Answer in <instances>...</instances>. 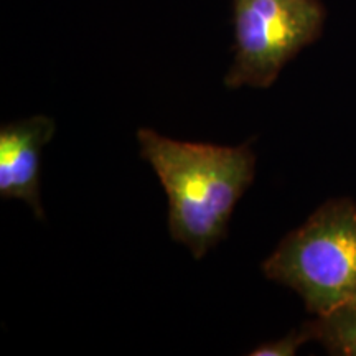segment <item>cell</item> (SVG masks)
Returning <instances> with one entry per match:
<instances>
[{
	"instance_id": "8992f818",
	"label": "cell",
	"mask_w": 356,
	"mask_h": 356,
	"mask_svg": "<svg viewBox=\"0 0 356 356\" xmlns=\"http://www.w3.org/2000/svg\"><path fill=\"white\" fill-rule=\"evenodd\" d=\"M314 340L312 338L310 328L307 322L302 325L300 328H296L289 335L279 338V340L267 341L256 346L254 350L249 351L251 356H292L296 355L302 345H305L307 341Z\"/></svg>"
},
{
	"instance_id": "277c9868",
	"label": "cell",
	"mask_w": 356,
	"mask_h": 356,
	"mask_svg": "<svg viewBox=\"0 0 356 356\" xmlns=\"http://www.w3.org/2000/svg\"><path fill=\"white\" fill-rule=\"evenodd\" d=\"M56 124L38 114L0 127V197L22 200L43 220L40 200V154L53 139Z\"/></svg>"
},
{
	"instance_id": "3957f363",
	"label": "cell",
	"mask_w": 356,
	"mask_h": 356,
	"mask_svg": "<svg viewBox=\"0 0 356 356\" xmlns=\"http://www.w3.org/2000/svg\"><path fill=\"white\" fill-rule=\"evenodd\" d=\"M320 0H233L234 60L225 86L266 89L289 61L322 35Z\"/></svg>"
},
{
	"instance_id": "6da1fadb",
	"label": "cell",
	"mask_w": 356,
	"mask_h": 356,
	"mask_svg": "<svg viewBox=\"0 0 356 356\" xmlns=\"http://www.w3.org/2000/svg\"><path fill=\"white\" fill-rule=\"evenodd\" d=\"M137 142L167 193L168 233L202 259L228 233L236 203L254 180V150L175 140L145 127Z\"/></svg>"
},
{
	"instance_id": "7a4b0ae2",
	"label": "cell",
	"mask_w": 356,
	"mask_h": 356,
	"mask_svg": "<svg viewBox=\"0 0 356 356\" xmlns=\"http://www.w3.org/2000/svg\"><path fill=\"white\" fill-rule=\"evenodd\" d=\"M269 280L292 289L315 317L356 299V203L325 202L262 262Z\"/></svg>"
},
{
	"instance_id": "5b68a950",
	"label": "cell",
	"mask_w": 356,
	"mask_h": 356,
	"mask_svg": "<svg viewBox=\"0 0 356 356\" xmlns=\"http://www.w3.org/2000/svg\"><path fill=\"white\" fill-rule=\"evenodd\" d=\"M312 338L330 355L356 356V299L310 322Z\"/></svg>"
}]
</instances>
